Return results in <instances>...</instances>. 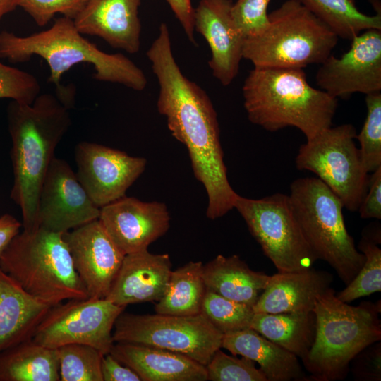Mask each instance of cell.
<instances>
[{
  "mask_svg": "<svg viewBox=\"0 0 381 381\" xmlns=\"http://www.w3.org/2000/svg\"><path fill=\"white\" fill-rule=\"evenodd\" d=\"M146 55L159 85L158 111L166 117L173 137L188 150L194 175L207 194V217L219 218L234 208L238 194L228 181L213 104L205 91L181 72L166 23H161Z\"/></svg>",
  "mask_w": 381,
  "mask_h": 381,
  "instance_id": "6da1fadb",
  "label": "cell"
},
{
  "mask_svg": "<svg viewBox=\"0 0 381 381\" xmlns=\"http://www.w3.org/2000/svg\"><path fill=\"white\" fill-rule=\"evenodd\" d=\"M59 95L40 94L32 104L13 101L8 108L13 183L11 198L21 210L23 230L38 225L40 189L54 151L71 119Z\"/></svg>",
  "mask_w": 381,
  "mask_h": 381,
  "instance_id": "7a4b0ae2",
  "label": "cell"
},
{
  "mask_svg": "<svg viewBox=\"0 0 381 381\" xmlns=\"http://www.w3.org/2000/svg\"><path fill=\"white\" fill-rule=\"evenodd\" d=\"M249 121L274 132L295 127L309 140L332 125L337 99L309 85L303 68H254L243 87Z\"/></svg>",
  "mask_w": 381,
  "mask_h": 381,
  "instance_id": "3957f363",
  "label": "cell"
},
{
  "mask_svg": "<svg viewBox=\"0 0 381 381\" xmlns=\"http://www.w3.org/2000/svg\"><path fill=\"white\" fill-rule=\"evenodd\" d=\"M39 56L49 68V82L60 85L62 75L75 65L87 63L94 68V78L123 85L136 91L147 83L143 71L125 55L108 54L83 37L73 19L63 16L49 29L18 36L8 31L0 32V57L12 63L28 61Z\"/></svg>",
  "mask_w": 381,
  "mask_h": 381,
  "instance_id": "277c9868",
  "label": "cell"
},
{
  "mask_svg": "<svg viewBox=\"0 0 381 381\" xmlns=\"http://www.w3.org/2000/svg\"><path fill=\"white\" fill-rule=\"evenodd\" d=\"M330 287L316 299L313 344L302 363L315 381L346 377L351 360L381 340L380 301L353 306L339 300Z\"/></svg>",
  "mask_w": 381,
  "mask_h": 381,
  "instance_id": "5b68a950",
  "label": "cell"
},
{
  "mask_svg": "<svg viewBox=\"0 0 381 381\" xmlns=\"http://www.w3.org/2000/svg\"><path fill=\"white\" fill-rule=\"evenodd\" d=\"M0 267L28 294L52 306L88 298L61 233L23 230L1 255Z\"/></svg>",
  "mask_w": 381,
  "mask_h": 381,
  "instance_id": "8992f818",
  "label": "cell"
},
{
  "mask_svg": "<svg viewBox=\"0 0 381 381\" xmlns=\"http://www.w3.org/2000/svg\"><path fill=\"white\" fill-rule=\"evenodd\" d=\"M268 18L261 32L243 41V58L254 68L321 64L337 43L339 37L299 0H286Z\"/></svg>",
  "mask_w": 381,
  "mask_h": 381,
  "instance_id": "52a82bcc",
  "label": "cell"
},
{
  "mask_svg": "<svg viewBox=\"0 0 381 381\" xmlns=\"http://www.w3.org/2000/svg\"><path fill=\"white\" fill-rule=\"evenodd\" d=\"M289 198L301 233L316 258L328 263L348 284L362 267L365 256L346 229L341 200L318 177L294 180Z\"/></svg>",
  "mask_w": 381,
  "mask_h": 381,
  "instance_id": "ba28073f",
  "label": "cell"
},
{
  "mask_svg": "<svg viewBox=\"0 0 381 381\" xmlns=\"http://www.w3.org/2000/svg\"><path fill=\"white\" fill-rule=\"evenodd\" d=\"M356 134L350 123L331 126L302 144L296 157L298 169L314 173L353 212L358 211L370 181L355 144Z\"/></svg>",
  "mask_w": 381,
  "mask_h": 381,
  "instance_id": "9c48e42d",
  "label": "cell"
},
{
  "mask_svg": "<svg viewBox=\"0 0 381 381\" xmlns=\"http://www.w3.org/2000/svg\"><path fill=\"white\" fill-rule=\"evenodd\" d=\"M234 208L278 272L308 270L318 260L295 219L289 195L277 193L250 199L238 194Z\"/></svg>",
  "mask_w": 381,
  "mask_h": 381,
  "instance_id": "30bf717a",
  "label": "cell"
},
{
  "mask_svg": "<svg viewBox=\"0 0 381 381\" xmlns=\"http://www.w3.org/2000/svg\"><path fill=\"white\" fill-rule=\"evenodd\" d=\"M223 335L202 313L186 316L121 313L113 330L114 342L167 349L187 356L204 365L222 348Z\"/></svg>",
  "mask_w": 381,
  "mask_h": 381,
  "instance_id": "8fae6325",
  "label": "cell"
},
{
  "mask_svg": "<svg viewBox=\"0 0 381 381\" xmlns=\"http://www.w3.org/2000/svg\"><path fill=\"white\" fill-rule=\"evenodd\" d=\"M124 309L106 298L67 300L51 308L32 339L52 349L68 344H86L104 356L114 344V324Z\"/></svg>",
  "mask_w": 381,
  "mask_h": 381,
  "instance_id": "7c38bea8",
  "label": "cell"
},
{
  "mask_svg": "<svg viewBox=\"0 0 381 381\" xmlns=\"http://www.w3.org/2000/svg\"><path fill=\"white\" fill-rule=\"evenodd\" d=\"M315 80L321 90L336 99L380 92L381 30H367L353 37L340 58L330 54L320 64Z\"/></svg>",
  "mask_w": 381,
  "mask_h": 381,
  "instance_id": "4fadbf2b",
  "label": "cell"
},
{
  "mask_svg": "<svg viewBox=\"0 0 381 381\" xmlns=\"http://www.w3.org/2000/svg\"><path fill=\"white\" fill-rule=\"evenodd\" d=\"M75 159L78 181L99 208L125 196L147 164L144 157L86 141L75 146Z\"/></svg>",
  "mask_w": 381,
  "mask_h": 381,
  "instance_id": "5bb4252c",
  "label": "cell"
},
{
  "mask_svg": "<svg viewBox=\"0 0 381 381\" xmlns=\"http://www.w3.org/2000/svg\"><path fill=\"white\" fill-rule=\"evenodd\" d=\"M100 208L91 200L68 162L54 157L44 179L38 202V225L66 233L99 219Z\"/></svg>",
  "mask_w": 381,
  "mask_h": 381,
  "instance_id": "9a60e30c",
  "label": "cell"
},
{
  "mask_svg": "<svg viewBox=\"0 0 381 381\" xmlns=\"http://www.w3.org/2000/svg\"><path fill=\"white\" fill-rule=\"evenodd\" d=\"M63 237L88 297L105 298L125 255L111 239L99 219L64 233Z\"/></svg>",
  "mask_w": 381,
  "mask_h": 381,
  "instance_id": "2e32d148",
  "label": "cell"
},
{
  "mask_svg": "<svg viewBox=\"0 0 381 381\" xmlns=\"http://www.w3.org/2000/svg\"><path fill=\"white\" fill-rule=\"evenodd\" d=\"M99 220L124 255L147 249L170 225L164 202H143L126 195L100 207Z\"/></svg>",
  "mask_w": 381,
  "mask_h": 381,
  "instance_id": "e0dca14e",
  "label": "cell"
},
{
  "mask_svg": "<svg viewBox=\"0 0 381 381\" xmlns=\"http://www.w3.org/2000/svg\"><path fill=\"white\" fill-rule=\"evenodd\" d=\"M231 0H200L194 8V30L206 40L213 76L224 85L236 77L243 59L244 38L235 26Z\"/></svg>",
  "mask_w": 381,
  "mask_h": 381,
  "instance_id": "ac0fdd59",
  "label": "cell"
},
{
  "mask_svg": "<svg viewBox=\"0 0 381 381\" xmlns=\"http://www.w3.org/2000/svg\"><path fill=\"white\" fill-rule=\"evenodd\" d=\"M141 0H87L73 19L83 35L97 36L114 49L136 54L140 49Z\"/></svg>",
  "mask_w": 381,
  "mask_h": 381,
  "instance_id": "d6986e66",
  "label": "cell"
},
{
  "mask_svg": "<svg viewBox=\"0 0 381 381\" xmlns=\"http://www.w3.org/2000/svg\"><path fill=\"white\" fill-rule=\"evenodd\" d=\"M171 272L167 253L153 254L145 249L125 255L105 298L124 307L141 302H157L165 292Z\"/></svg>",
  "mask_w": 381,
  "mask_h": 381,
  "instance_id": "ffe728a7",
  "label": "cell"
},
{
  "mask_svg": "<svg viewBox=\"0 0 381 381\" xmlns=\"http://www.w3.org/2000/svg\"><path fill=\"white\" fill-rule=\"evenodd\" d=\"M331 273L311 267L297 272H278L268 283L253 308L255 313L312 312L317 297L330 287Z\"/></svg>",
  "mask_w": 381,
  "mask_h": 381,
  "instance_id": "44dd1931",
  "label": "cell"
},
{
  "mask_svg": "<svg viewBox=\"0 0 381 381\" xmlns=\"http://www.w3.org/2000/svg\"><path fill=\"white\" fill-rule=\"evenodd\" d=\"M141 381H205V365L183 354L157 347L114 342L110 353Z\"/></svg>",
  "mask_w": 381,
  "mask_h": 381,
  "instance_id": "7402d4cb",
  "label": "cell"
},
{
  "mask_svg": "<svg viewBox=\"0 0 381 381\" xmlns=\"http://www.w3.org/2000/svg\"><path fill=\"white\" fill-rule=\"evenodd\" d=\"M53 306L28 294L0 267V352L32 339Z\"/></svg>",
  "mask_w": 381,
  "mask_h": 381,
  "instance_id": "603a6c76",
  "label": "cell"
},
{
  "mask_svg": "<svg viewBox=\"0 0 381 381\" xmlns=\"http://www.w3.org/2000/svg\"><path fill=\"white\" fill-rule=\"evenodd\" d=\"M222 347L257 363L267 381L305 378L297 356L251 328L224 334Z\"/></svg>",
  "mask_w": 381,
  "mask_h": 381,
  "instance_id": "cb8c5ba5",
  "label": "cell"
},
{
  "mask_svg": "<svg viewBox=\"0 0 381 381\" xmlns=\"http://www.w3.org/2000/svg\"><path fill=\"white\" fill-rule=\"evenodd\" d=\"M206 289L251 306L266 287L270 275L251 270L238 255H218L203 265Z\"/></svg>",
  "mask_w": 381,
  "mask_h": 381,
  "instance_id": "d4e9b609",
  "label": "cell"
},
{
  "mask_svg": "<svg viewBox=\"0 0 381 381\" xmlns=\"http://www.w3.org/2000/svg\"><path fill=\"white\" fill-rule=\"evenodd\" d=\"M57 349L29 339L0 352V381H59Z\"/></svg>",
  "mask_w": 381,
  "mask_h": 381,
  "instance_id": "484cf974",
  "label": "cell"
},
{
  "mask_svg": "<svg viewBox=\"0 0 381 381\" xmlns=\"http://www.w3.org/2000/svg\"><path fill=\"white\" fill-rule=\"evenodd\" d=\"M250 328L302 360L314 341L315 317L313 311L255 313Z\"/></svg>",
  "mask_w": 381,
  "mask_h": 381,
  "instance_id": "4316f807",
  "label": "cell"
},
{
  "mask_svg": "<svg viewBox=\"0 0 381 381\" xmlns=\"http://www.w3.org/2000/svg\"><path fill=\"white\" fill-rule=\"evenodd\" d=\"M200 261L189 262L172 270L165 292L157 302L156 313L193 315L201 313L206 291Z\"/></svg>",
  "mask_w": 381,
  "mask_h": 381,
  "instance_id": "83f0119b",
  "label": "cell"
},
{
  "mask_svg": "<svg viewBox=\"0 0 381 381\" xmlns=\"http://www.w3.org/2000/svg\"><path fill=\"white\" fill-rule=\"evenodd\" d=\"M338 37L351 40L361 31L381 30V15L361 12L354 0H299Z\"/></svg>",
  "mask_w": 381,
  "mask_h": 381,
  "instance_id": "f1b7e54d",
  "label": "cell"
},
{
  "mask_svg": "<svg viewBox=\"0 0 381 381\" xmlns=\"http://www.w3.org/2000/svg\"><path fill=\"white\" fill-rule=\"evenodd\" d=\"M380 228L366 227L362 233L358 249L365 256V262L346 287L336 296L343 302L350 303L359 298L381 291Z\"/></svg>",
  "mask_w": 381,
  "mask_h": 381,
  "instance_id": "f546056e",
  "label": "cell"
},
{
  "mask_svg": "<svg viewBox=\"0 0 381 381\" xmlns=\"http://www.w3.org/2000/svg\"><path fill=\"white\" fill-rule=\"evenodd\" d=\"M61 381H103L104 355L86 344H68L57 349Z\"/></svg>",
  "mask_w": 381,
  "mask_h": 381,
  "instance_id": "4dcf8cb0",
  "label": "cell"
},
{
  "mask_svg": "<svg viewBox=\"0 0 381 381\" xmlns=\"http://www.w3.org/2000/svg\"><path fill=\"white\" fill-rule=\"evenodd\" d=\"M201 313L223 334L250 328L255 313L253 306L229 299L207 289Z\"/></svg>",
  "mask_w": 381,
  "mask_h": 381,
  "instance_id": "1f68e13d",
  "label": "cell"
},
{
  "mask_svg": "<svg viewBox=\"0 0 381 381\" xmlns=\"http://www.w3.org/2000/svg\"><path fill=\"white\" fill-rule=\"evenodd\" d=\"M367 115L356 138L367 171L370 174L381 167V92L365 96Z\"/></svg>",
  "mask_w": 381,
  "mask_h": 381,
  "instance_id": "d6a6232c",
  "label": "cell"
},
{
  "mask_svg": "<svg viewBox=\"0 0 381 381\" xmlns=\"http://www.w3.org/2000/svg\"><path fill=\"white\" fill-rule=\"evenodd\" d=\"M207 380L267 381L255 363L247 358L227 355L219 349L205 365Z\"/></svg>",
  "mask_w": 381,
  "mask_h": 381,
  "instance_id": "836d02e7",
  "label": "cell"
},
{
  "mask_svg": "<svg viewBox=\"0 0 381 381\" xmlns=\"http://www.w3.org/2000/svg\"><path fill=\"white\" fill-rule=\"evenodd\" d=\"M40 92V85L35 76L0 62V99L32 104Z\"/></svg>",
  "mask_w": 381,
  "mask_h": 381,
  "instance_id": "e575fe53",
  "label": "cell"
},
{
  "mask_svg": "<svg viewBox=\"0 0 381 381\" xmlns=\"http://www.w3.org/2000/svg\"><path fill=\"white\" fill-rule=\"evenodd\" d=\"M271 0H237L232 4L231 16L233 22L247 38L261 32L268 24L267 7Z\"/></svg>",
  "mask_w": 381,
  "mask_h": 381,
  "instance_id": "d590c367",
  "label": "cell"
},
{
  "mask_svg": "<svg viewBox=\"0 0 381 381\" xmlns=\"http://www.w3.org/2000/svg\"><path fill=\"white\" fill-rule=\"evenodd\" d=\"M87 0H20V6L40 26L47 25L54 16L61 13L74 19L85 6Z\"/></svg>",
  "mask_w": 381,
  "mask_h": 381,
  "instance_id": "8d00e7d4",
  "label": "cell"
},
{
  "mask_svg": "<svg viewBox=\"0 0 381 381\" xmlns=\"http://www.w3.org/2000/svg\"><path fill=\"white\" fill-rule=\"evenodd\" d=\"M351 370L355 380H381V343L376 341L360 351L351 361Z\"/></svg>",
  "mask_w": 381,
  "mask_h": 381,
  "instance_id": "74e56055",
  "label": "cell"
},
{
  "mask_svg": "<svg viewBox=\"0 0 381 381\" xmlns=\"http://www.w3.org/2000/svg\"><path fill=\"white\" fill-rule=\"evenodd\" d=\"M370 175L367 192L358 211L362 219H381V167Z\"/></svg>",
  "mask_w": 381,
  "mask_h": 381,
  "instance_id": "f35d334b",
  "label": "cell"
},
{
  "mask_svg": "<svg viewBox=\"0 0 381 381\" xmlns=\"http://www.w3.org/2000/svg\"><path fill=\"white\" fill-rule=\"evenodd\" d=\"M103 381H141L138 375L110 353L103 356L101 365Z\"/></svg>",
  "mask_w": 381,
  "mask_h": 381,
  "instance_id": "ab89813d",
  "label": "cell"
},
{
  "mask_svg": "<svg viewBox=\"0 0 381 381\" xmlns=\"http://www.w3.org/2000/svg\"><path fill=\"white\" fill-rule=\"evenodd\" d=\"M182 26L189 41L196 45L194 37V8L191 0H165Z\"/></svg>",
  "mask_w": 381,
  "mask_h": 381,
  "instance_id": "60d3db41",
  "label": "cell"
},
{
  "mask_svg": "<svg viewBox=\"0 0 381 381\" xmlns=\"http://www.w3.org/2000/svg\"><path fill=\"white\" fill-rule=\"evenodd\" d=\"M21 226L22 224L9 214L0 217V257L12 239L20 233Z\"/></svg>",
  "mask_w": 381,
  "mask_h": 381,
  "instance_id": "b9f144b4",
  "label": "cell"
},
{
  "mask_svg": "<svg viewBox=\"0 0 381 381\" xmlns=\"http://www.w3.org/2000/svg\"><path fill=\"white\" fill-rule=\"evenodd\" d=\"M20 0H0V20L18 6Z\"/></svg>",
  "mask_w": 381,
  "mask_h": 381,
  "instance_id": "7bdbcfd3",
  "label": "cell"
}]
</instances>
